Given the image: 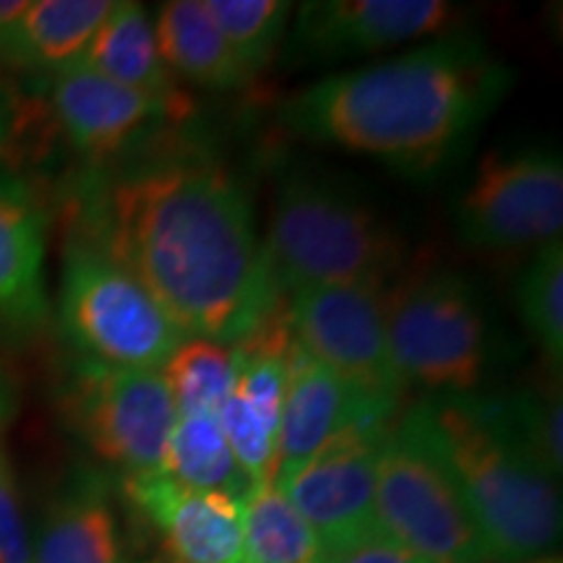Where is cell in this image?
Wrapping results in <instances>:
<instances>
[{
	"mask_svg": "<svg viewBox=\"0 0 563 563\" xmlns=\"http://www.w3.org/2000/svg\"><path fill=\"white\" fill-rule=\"evenodd\" d=\"M97 251L186 340L232 347L282 308L251 199L209 159L152 162L118 180L102 201Z\"/></svg>",
	"mask_w": 563,
	"mask_h": 563,
	"instance_id": "cell-1",
	"label": "cell"
},
{
	"mask_svg": "<svg viewBox=\"0 0 563 563\" xmlns=\"http://www.w3.org/2000/svg\"><path fill=\"white\" fill-rule=\"evenodd\" d=\"M511 89V70L467 32H454L300 89L282 121L300 139L384 162L407 178H431L470 141Z\"/></svg>",
	"mask_w": 563,
	"mask_h": 563,
	"instance_id": "cell-2",
	"label": "cell"
},
{
	"mask_svg": "<svg viewBox=\"0 0 563 563\" xmlns=\"http://www.w3.org/2000/svg\"><path fill=\"white\" fill-rule=\"evenodd\" d=\"M452 473L493 561L530 563L561 540V493L525 452L498 397L435 394L410 407Z\"/></svg>",
	"mask_w": 563,
	"mask_h": 563,
	"instance_id": "cell-3",
	"label": "cell"
},
{
	"mask_svg": "<svg viewBox=\"0 0 563 563\" xmlns=\"http://www.w3.org/2000/svg\"><path fill=\"white\" fill-rule=\"evenodd\" d=\"M266 262L282 292L306 287H386L405 264L402 238L352 194L321 175H292L274 199Z\"/></svg>",
	"mask_w": 563,
	"mask_h": 563,
	"instance_id": "cell-4",
	"label": "cell"
},
{
	"mask_svg": "<svg viewBox=\"0 0 563 563\" xmlns=\"http://www.w3.org/2000/svg\"><path fill=\"white\" fill-rule=\"evenodd\" d=\"M384 329L405 386L462 397L488 376L490 321L462 274L420 272L384 287Z\"/></svg>",
	"mask_w": 563,
	"mask_h": 563,
	"instance_id": "cell-5",
	"label": "cell"
},
{
	"mask_svg": "<svg viewBox=\"0 0 563 563\" xmlns=\"http://www.w3.org/2000/svg\"><path fill=\"white\" fill-rule=\"evenodd\" d=\"M378 530L426 563H488L490 551L452 473L407 410L382 441Z\"/></svg>",
	"mask_w": 563,
	"mask_h": 563,
	"instance_id": "cell-6",
	"label": "cell"
},
{
	"mask_svg": "<svg viewBox=\"0 0 563 563\" xmlns=\"http://www.w3.org/2000/svg\"><path fill=\"white\" fill-rule=\"evenodd\" d=\"M60 323L87 361L112 368L162 371L186 340L131 274L89 245L63 262Z\"/></svg>",
	"mask_w": 563,
	"mask_h": 563,
	"instance_id": "cell-7",
	"label": "cell"
},
{
	"mask_svg": "<svg viewBox=\"0 0 563 563\" xmlns=\"http://www.w3.org/2000/svg\"><path fill=\"white\" fill-rule=\"evenodd\" d=\"M66 410L91 452L125 477L162 475L178 412L159 371L112 368L84 357L68 384Z\"/></svg>",
	"mask_w": 563,
	"mask_h": 563,
	"instance_id": "cell-8",
	"label": "cell"
},
{
	"mask_svg": "<svg viewBox=\"0 0 563 563\" xmlns=\"http://www.w3.org/2000/svg\"><path fill=\"white\" fill-rule=\"evenodd\" d=\"M287 319L302 352L365 402L394 412L407 386L389 355L382 287H306L290 295Z\"/></svg>",
	"mask_w": 563,
	"mask_h": 563,
	"instance_id": "cell-9",
	"label": "cell"
},
{
	"mask_svg": "<svg viewBox=\"0 0 563 563\" xmlns=\"http://www.w3.org/2000/svg\"><path fill=\"white\" fill-rule=\"evenodd\" d=\"M462 241L511 251L561 241L563 162L555 152H493L481 159L456 199Z\"/></svg>",
	"mask_w": 563,
	"mask_h": 563,
	"instance_id": "cell-10",
	"label": "cell"
},
{
	"mask_svg": "<svg viewBox=\"0 0 563 563\" xmlns=\"http://www.w3.org/2000/svg\"><path fill=\"white\" fill-rule=\"evenodd\" d=\"M464 11L443 0H311L295 11L285 58L321 66L460 32Z\"/></svg>",
	"mask_w": 563,
	"mask_h": 563,
	"instance_id": "cell-11",
	"label": "cell"
},
{
	"mask_svg": "<svg viewBox=\"0 0 563 563\" xmlns=\"http://www.w3.org/2000/svg\"><path fill=\"white\" fill-rule=\"evenodd\" d=\"M389 426L347 428L277 488L311 527L323 559L378 532L376 470Z\"/></svg>",
	"mask_w": 563,
	"mask_h": 563,
	"instance_id": "cell-12",
	"label": "cell"
},
{
	"mask_svg": "<svg viewBox=\"0 0 563 563\" xmlns=\"http://www.w3.org/2000/svg\"><path fill=\"white\" fill-rule=\"evenodd\" d=\"M389 412L365 402L340 376L316 363L298 342L287 355V391L279 415L277 477H292L311 456L347 428L389 426Z\"/></svg>",
	"mask_w": 563,
	"mask_h": 563,
	"instance_id": "cell-13",
	"label": "cell"
},
{
	"mask_svg": "<svg viewBox=\"0 0 563 563\" xmlns=\"http://www.w3.org/2000/svg\"><path fill=\"white\" fill-rule=\"evenodd\" d=\"M125 493L162 534L173 563H241L243 501L167 475L125 477Z\"/></svg>",
	"mask_w": 563,
	"mask_h": 563,
	"instance_id": "cell-14",
	"label": "cell"
},
{
	"mask_svg": "<svg viewBox=\"0 0 563 563\" xmlns=\"http://www.w3.org/2000/svg\"><path fill=\"white\" fill-rule=\"evenodd\" d=\"M51 110L68 144L91 162L115 157L162 115L178 112L154 97L104 79L81 63L53 74Z\"/></svg>",
	"mask_w": 563,
	"mask_h": 563,
	"instance_id": "cell-15",
	"label": "cell"
},
{
	"mask_svg": "<svg viewBox=\"0 0 563 563\" xmlns=\"http://www.w3.org/2000/svg\"><path fill=\"white\" fill-rule=\"evenodd\" d=\"M79 63L104 79L154 97L180 112L183 97L170 68L162 60L154 24L141 3L118 0Z\"/></svg>",
	"mask_w": 563,
	"mask_h": 563,
	"instance_id": "cell-16",
	"label": "cell"
},
{
	"mask_svg": "<svg viewBox=\"0 0 563 563\" xmlns=\"http://www.w3.org/2000/svg\"><path fill=\"white\" fill-rule=\"evenodd\" d=\"M112 5V0H30L24 16L0 40V55L21 68L58 74L84 58Z\"/></svg>",
	"mask_w": 563,
	"mask_h": 563,
	"instance_id": "cell-17",
	"label": "cell"
},
{
	"mask_svg": "<svg viewBox=\"0 0 563 563\" xmlns=\"http://www.w3.org/2000/svg\"><path fill=\"white\" fill-rule=\"evenodd\" d=\"M152 24L159 55L170 74L217 91L245 87L251 81L203 0L162 3Z\"/></svg>",
	"mask_w": 563,
	"mask_h": 563,
	"instance_id": "cell-18",
	"label": "cell"
},
{
	"mask_svg": "<svg viewBox=\"0 0 563 563\" xmlns=\"http://www.w3.org/2000/svg\"><path fill=\"white\" fill-rule=\"evenodd\" d=\"M45 313V220L19 188L0 186V319Z\"/></svg>",
	"mask_w": 563,
	"mask_h": 563,
	"instance_id": "cell-19",
	"label": "cell"
},
{
	"mask_svg": "<svg viewBox=\"0 0 563 563\" xmlns=\"http://www.w3.org/2000/svg\"><path fill=\"white\" fill-rule=\"evenodd\" d=\"M32 563H123L115 517L95 483L76 485L53 504Z\"/></svg>",
	"mask_w": 563,
	"mask_h": 563,
	"instance_id": "cell-20",
	"label": "cell"
},
{
	"mask_svg": "<svg viewBox=\"0 0 563 563\" xmlns=\"http://www.w3.org/2000/svg\"><path fill=\"white\" fill-rule=\"evenodd\" d=\"M162 475L196 490L230 493L241 501L253 490V483L230 452L217 412H188L175 418Z\"/></svg>",
	"mask_w": 563,
	"mask_h": 563,
	"instance_id": "cell-21",
	"label": "cell"
},
{
	"mask_svg": "<svg viewBox=\"0 0 563 563\" xmlns=\"http://www.w3.org/2000/svg\"><path fill=\"white\" fill-rule=\"evenodd\" d=\"M241 563H327L313 530L274 483L243 498Z\"/></svg>",
	"mask_w": 563,
	"mask_h": 563,
	"instance_id": "cell-22",
	"label": "cell"
},
{
	"mask_svg": "<svg viewBox=\"0 0 563 563\" xmlns=\"http://www.w3.org/2000/svg\"><path fill=\"white\" fill-rule=\"evenodd\" d=\"M235 350L211 340H183L167 363L162 378L173 394L175 412H220L235 382Z\"/></svg>",
	"mask_w": 563,
	"mask_h": 563,
	"instance_id": "cell-23",
	"label": "cell"
},
{
	"mask_svg": "<svg viewBox=\"0 0 563 563\" xmlns=\"http://www.w3.org/2000/svg\"><path fill=\"white\" fill-rule=\"evenodd\" d=\"M203 3L245 74L251 79L262 74L279 51L287 21L292 16V3L285 0H203Z\"/></svg>",
	"mask_w": 563,
	"mask_h": 563,
	"instance_id": "cell-24",
	"label": "cell"
},
{
	"mask_svg": "<svg viewBox=\"0 0 563 563\" xmlns=\"http://www.w3.org/2000/svg\"><path fill=\"white\" fill-rule=\"evenodd\" d=\"M517 308L548 363H563V243H545L517 282Z\"/></svg>",
	"mask_w": 563,
	"mask_h": 563,
	"instance_id": "cell-25",
	"label": "cell"
},
{
	"mask_svg": "<svg viewBox=\"0 0 563 563\" xmlns=\"http://www.w3.org/2000/svg\"><path fill=\"white\" fill-rule=\"evenodd\" d=\"M511 433L548 475L563 470V399L561 384H530L509 397H498Z\"/></svg>",
	"mask_w": 563,
	"mask_h": 563,
	"instance_id": "cell-26",
	"label": "cell"
},
{
	"mask_svg": "<svg viewBox=\"0 0 563 563\" xmlns=\"http://www.w3.org/2000/svg\"><path fill=\"white\" fill-rule=\"evenodd\" d=\"M0 563H32L30 532H26L16 485L0 454Z\"/></svg>",
	"mask_w": 563,
	"mask_h": 563,
	"instance_id": "cell-27",
	"label": "cell"
},
{
	"mask_svg": "<svg viewBox=\"0 0 563 563\" xmlns=\"http://www.w3.org/2000/svg\"><path fill=\"white\" fill-rule=\"evenodd\" d=\"M327 563H426L418 559L412 551H407L405 545H399L397 540H391L386 532H373L371 538H365L363 543L347 548V551L334 555Z\"/></svg>",
	"mask_w": 563,
	"mask_h": 563,
	"instance_id": "cell-28",
	"label": "cell"
},
{
	"mask_svg": "<svg viewBox=\"0 0 563 563\" xmlns=\"http://www.w3.org/2000/svg\"><path fill=\"white\" fill-rule=\"evenodd\" d=\"M26 110L13 91L0 84V167H5L16 154L21 136L26 133Z\"/></svg>",
	"mask_w": 563,
	"mask_h": 563,
	"instance_id": "cell-29",
	"label": "cell"
},
{
	"mask_svg": "<svg viewBox=\"0 0 563 563\" xmlns=\"http://www.w3.org/2000/svg\"><path fill=\"white\" fill-rule=\"evenodd\" d=\"M26 9H30V0H0V40L13 30Z\"/></svg>",
	"mask_w": 563,
	"mask_h": 563,
	"instance_id": "cell-30",
	"label": "cell"
},
{
	"mask_svg": "<svg viewBox=\"0 0 563 563\" xmlns=\"http://www.w3.org/2000/svg\"><path fill=\"white\" fill-rule=\"evenodd\" d=\"M11 410V397H9V386H5L3 376H0V422L5 420V415Z\"/></svg>",
	"mask_w": 563,
	"mask_h": 563,
	"instance_id": "cell-31",
	"label": "cell"
},
{
	"mask_svg": "<svg viewBox=\"0 0 563 563\" xmlns=\"http://www.w3.org/2000/svg\"><path fill=\"white\" fill-rule=\"evenodd\" d=\"M530 563H561L559 559H538V561H530Z\"/></svg>",
	"mask_w": 563,
	"mask_h": 563,
	"instance_id": "cell-32",
	"label": "cell"
}]
</instances>
